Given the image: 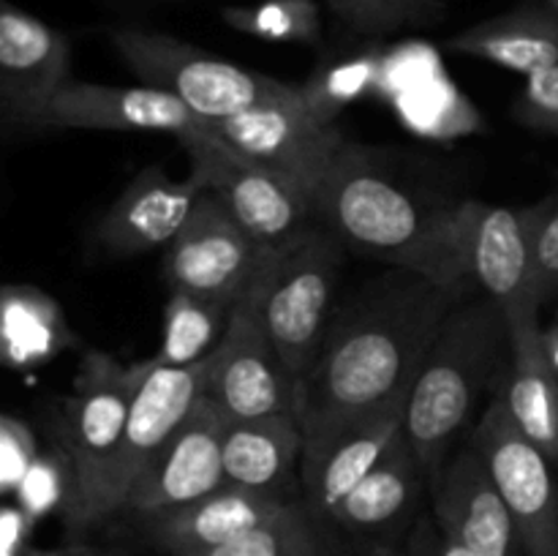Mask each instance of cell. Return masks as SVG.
I'll use <instances>...</instances> for the list:
<instances>
[{"label":"cell","instance_id":"1","mask_svg":"<svg viewBox=\"0 0 558 556\" xmlns=\"http://www.w3.org/2000/svg\"><path fill=\"white\" fill-rule=\"evenodd\" d=\"M463 294L469 292L390 267L338 303L319 358L294 392L305 442L412 396L441 322Z\"/></svg>","mask_w":558,"mask_h":556},{"label":"cell","instance_id":"2","mask_svg":"<svg viewBox=\"0 0 558 556\" xmlns=\"http://www.w3.org/2000/svg\"><path fill=\"white\" fill-rule=\"evenodd\" d=\"M316 221L347 251L474 292L469 200H425L403 189L365 147L343 142L314 194Z\"/></svg>","mask_w":558,"mask_h":556},{"label":"cell","instance_id":"3","mask_svg":"<svg viewBox=\"0 0 558 556\" xmlns=\"http://www.w3.org/2000/svg\"><path fill=\"white\" fill-rule=\"evenodd\" d=\"M510 358V325L499 305L485 294H463L425 354L403 420V434L430 474L477 423L505 382Z\"/></svg>","mask_w":558,"mask_h":556},{"label":"cell","instance_id":"4","mask_svg":"<svg viewBox=\"0 0 558 556\" xmlns=\"http://www.w3.org/2000/svg\"><path fill=\"white\" fill-rule=\"evenodd\" d=\"M142 363H120L107 352H87L65 401L63 447L74 467V496L63 518L74 529L90 527L123 510L118 485L120 452L131 398Z\"/></svg>","mask_w":558,"mask_h":556},{"label":"cell","instance_id":"5","mask_svg":"<svg viewBox=\"0 0 558 556\" xmlns=\"http://www.w3.org/2000/svg\"><path fill=\"white\" fill-rule=\"evenodd\" d=\"M343 259L347 245L319 221L270 249L262 311L294 392L314 368L336 314Z\"/></svg>","mask_w":558,"mask_h":556},{"label":"cell","instance_id":"6","mask_svg":"<svg viewBox=\"0 0 558 556\" xmlns=\"http://www.w3.org/2000/svg\"><path fill=\"white\" fill-rule=\"evenodd\" d=\"M109 41L145 85L178 96L207 123H221L256 104L294 90L289 82L243 69L169 33L114 27Z\"/></svg>","mask_w":558,"mask_h":556},{"label":"cell","instance_id":"7","mask_svg":"<svg viewBox=\"0 0 558 556\" xmlns=\"http://www.w3.org/2000/svg\"><path fill=\"white\" fill-rule=\"evenodd\" d=\"M178 142L189 156L191 172L265 249L289 243L316 221L314 196L229 145L213 123L178 136Z\"/></svg>","mask_w":558,"mask_h":556},{"label":"cell","instance_id":"8","mask_svg":"<svg viewBox=\"0 0 558 556\" xmlns=\"http://www.w3.org/2000/svg\"><path fill=\"white\" fill-rule=\"evenodd\" d=\"M267 259L270 249L259 270L234 300L227 333L210 358L205 396L216 401L229 420L294 412V385L283 368L262 311Z\"/></svg>","mask_w":558,"mask_h":556},{"label":"cell","instance_id":"9","mask_svg":"<svg viewBox=\"0 0 558 556\" xmlns=\"http://www.w3.org/2000/svg\"><path fill=\"white\" fill-rule=\"evenodd\" d=\"M469 439L483 456L526 556H558V480L550 458L529 439L507 409L505 392L490 396Z\"/></svg>","mask_w":558,"mask_h":556},{"label":"cell","instance_id":"10","mask_svg":"<svg viewBox=\"0 0 558 556\" xmlns=\"http://www.w3.org/2000/svg\"><path fill=\"white\" fill-rule=\"evenodd\" d=\"M213 125L229 145L292 180L311 196L347 142L336 125L305 104L300 85L287 96L262 101Z\"/></svg>","mask_w":558,"mask_h":556},{"label":"cell","instance_id":"11","mask_svg":"<svg viewBox=\"0 0 558 556\" xmlns=\"http://www.w3.org/2000/svg\"><path fill=\"white\" fill-rule=\"evenodd\" d=\"M71 82V38L14 3H0V120L5 131L49 129Z\"/></svg>","mask_w":558,"mask_h":556},{"label":"cell","instance_id":"12","mask_svg":"<svg viewBox=\"0 0 558 556\" xmlns=\"http://www.w3.org/2000/svg\"><path fill=\"white\" fill-rule=\"evenodd\" d=\"M267 249L256 243L213 191L196 200L189 221L163 254L169 289L234 303L265 262Z\"/></svg>","mask_w":558,"mask_h":556},{"label":"cell","instance_id":"13","mask_svg":"<svg viewBox=\"0 0 558 556\" xmlns=\"http://www.w3.org/2000/svg\"><path fill=\"white\" fill-rule=\"evenodd\" d=\"M534 218L537 207H501L469 200V262L474 289L494 300L507 325L539 319L534 273Z\"/></svg>","mask_w":558,"mask_h":556},{"label":"cell","instance_id":"14","mask_svg":"<svg viewBox=\"0 0 558 556\" xmlns=\"http://www.w3.org/2000/svg\"><path fill=\"white\" fill-rule=\"evenodd\" d=\"M409 398L376 407L371 412L336 423L305 442L300 461V485L303 505L319 523L374 472L376 463L387 456L392 442L403 434Z\"/></svg>","mask_w":558,"mask_h":556},{"label":"cell","instance_id":"15","mask_svg":"<svg viewBox=\"0 0 558 556\" xmlns=\"http://www.w3.org/2000/svg\"><path fill=\"white\" fill-rule=\"evenodd\" d=\"M227 428L229 418L223 409L202 396L183 425L169 436L161 452L134 483L125 501V512L145 518L153 512L191 505L229 485L227 469H223Z\"/></svg>","mask_w":558,"mask_h":556},{"label":"cell","instance_id":"16","mask_svg":"<svg viewBox=\"0 0 558 556\" xmlns=\"http://www.w3.org/2000/svg\"><path fill=\"white\" fill-rule=\"evenodd\" d=\"M430 512L441 532L477 556H526L515 521L472 439L430 474Z\"/></svg>","mask_w":558,"mask_h":556},{"label":"cell","instance_id":"17","mask_svg":"<svg viewBox=\"0 0 558 556\" xmlns=\"http://www.w3.org/2000/svg\"><path fill=\"white\" fill-rule=\"evenodd\" d=\"M207 376H210V358L196 365H185V368L158 365L153 358L142 363L118 469L123 510L136 480L207 392Z\"/></svg>","mask_w":558,"mask_h":556},{"label":"cell","instance_id":"18","mask_svg":"<svg viewBox=\"0 0 558 556\" xmlns=\"http://www.w3.org/2000/svg\"><path fill=\"white\" fill-rule=\"evenodd\" d=\"M205 191L194 172L174 180L161 167H145L104 213L96 240L114 256H136L169 245Z\"/></svg>","mask_w":558,"mask_h":556},{"label":"cell","instance_id":"19","mask_svg":"<svg viewBox=\"0 0 558 556\" xmlns=\"http://www.w3.org/2000/svg\"><path fill=\"white\" fill-rule=\"evenodd\" d=\"M294 501L298 499H278L238 485H223L191 505L153 512L140 521L147 540L163 554L196 556L276 521Z\"/></svg>","mask_w":558,"mask_h":556},{"label":"cell","instance_id":"20","mask_svg":"<svg viewBox=\"0 0 558 556\" xmlns=\"http://www.w3.org/2000/svg\"><path fill=\"white\" fill-rule=\"evenodd\" d=\"M207 125L178 96L158 87H114L71 80L49 109V129L163 131L183 136Z\"/></svg>","mask_w":558,"mask_h":556},{"label":"cell","instance_id":"21","mask_svg":"<svg viewBox=\"0 0 558 556\" xmlns=\"http://www.w3.org/2000/svg\"><path fill=\"white\" fill-rule=\"evenodd\" d=\"M430 485V472L420 461L407 434L398 436L374 472L327 516L341 532L354 537H379L414 521L423 491Z\"/></svg>","mask_w":558,"mask_h":556},{"label":"cell","instance_id":"22","mask_svg":"<svg viewBox=\"0 0 558 556\" xmlns=\"http://www.w3.org/2000/svg\"><path fill=\"white\" fill-rule=\"evenodd\" d=\"M305 436L294 412L229 420L223 436L227 483L256 494L289 499L294 469L303 461Z\"/></svg>","mask_w":558,"mask_h":556},{"label":"cell","instance_id":"23","mask_svg":"<svg viewBox=\"0 0 558 556\" xmlns=\"http://www.w3.org/2000/svg\"><path fill=\"white\" fill-rule=\"evenodd\" d=\"M447 49L532 76L558 65V14L534 0L456 33Z\"/></svg>","mask_w":558,"mask_h":556},{"label":"cell","instance_id":"24","mask_svg":"<svg viewBox=\"0 0 558 556\" xmlns=\"http://www.w3.org/2000/svg\"><path fill=\"white\" fill-rule=\"evenodd\" d=\"M512 358L501 392L512 420L523 434L558 461V371L550 365L543 347V325L526 322L512 327Z\"/></svg>","mask_w":558,"mask_h":556},{"label":"cell","instance_id":"25","mask_svg":"<svg viewBox=\"0 0 558 556\" xmlns=\"http://www.w3.org/2000/svg\"><path fill=\"white\" fill-rule=\"evenodd\" d=\"M3 360L9 368H36L63 352L74 336L63 309L41 289L11 283L3 289Z\"/></svg>","mask_w":558,"mask_h":556},{"label":"cell","instance_id":"26","mask_svg":"<svg viewBox=\"0 0 558 556\" xmlns=\"http://www.w3.org/2000/svg\"><path fill=\"white\" fill-rule=\"evenodd\" d=\"M234 303L202 298V294L169 289L163 311V341L156 352L158 365H196L213 358L227 333Z\"/></svg>","mask_w":558,"mask_h":556},{"label":"cell","instance_id":"27","mask_svg":"<svg viewBox=\"0 0 558 556\" xmlns=\"http://www.w3.org/2000/svg\"><path fill=\"white\" fill-rule=\"evenodd\" d=\"M196 556H327V548L322 523L303 501H294L276 521Z\"/></svg>","mask_w":558,"mask_h":556},{"label":"cell","instance_id":"28","mask_svg":"<svg viewBox=\"0 0 558 556\" xmlns=\"http://www.w3.org/2000/svg\"><path fill=\"white\" fill-rule=\"evenodd\" d=\"M223 20L234 31L267 41L316 44L322 36L319 11L311 0H267L251 9H227Z\"/></svg>","mask_w":558,"mask_h":556},{"label":"cell","instance_id":"29","mask_svg":"<svg viewBox=\"0 0 558 556\" xmlns=\"http://www.w3.org/2000/svg\"><path fill=\"white\" fill-rule=\"evenodd\" d=\"M14 496L33 521L52 510L65 512L74 496V467L65 447H41Z\"/></svg>","mask_w":558,"mask_h":556},{"label":"cell","instance_id":"30","mask_svg":"<svg viewBox=\"0 0 558 556\" xmlns=\"http://www.w3.org/2000/svg\"><path fill=\"white\" fill-rule=\"evenodd\" d=\"M447 0H327L347 27L368 36L403 31L436 20Z\"/></svg>","mask_w":558,"mask_h":556},{"label":"cell","instance_id":"31","mask_svg":"<svg viewBox=\"0 0 558 556\" xmlns=\"http://www.w3.org/2000/svg\"><path fill=\"white\" fill-rule=\"evenodd\" d=\"M376 76V60L374 58H354L343 60L338 65H325L316 71L305 85H300L305 104L319 114L322 120L332 123L336 114L341 112L347 104L363 96L371 87Z\"/></svg>","mask_w":558,"mask_h":556},{"label":"cell","instance_id":"32","mask_svg":"<svg viewBox=\"0 0 558 556\" xmlns=\"http://www.w3.org/2000/svg\"><path fill=\"white\" fill-rule=\"evenodd\" d=\"M38 450L41 447L31 425L16 414H3L0 420V485L5 494H16Z\"/></svg>","mask_w":558,"mask_h":556},{"label":"cell","instance_id":"33","mask_svg":"<svg viewBox=\"0 0 558 556\" xmlns=\"http://www.w3.org/2000/svg\"><path fill=\"white\" fill-rule=\"evenodd\" d=\"M515 118L526 129L558 136V65L526 76V87L515 101Z\"/></svg>","mask_w":558,"mask_h":556},{"label":"cell","instance_id":"34","mask_svg":"<svg viewBox=\"0 0 558 556\" xmlns=\"http://www.w3.org/2000/svg\"><path fill=\"white\" fill-rule=\"evenodd\" d=\"M534 273L539 303L558 298V202L537 205L534 218Z\"/></svg>","mask_w":558,"mask_h":556},{"label":"cell","instance_id":"35","mask_svg":"<svg viewBox=\"0 0 558 556\" xmlns=\"http://www.w3.org/2000/svg\"><path fill=\"white\" fill-rule=\"evenodd\" d=\"M407 556H477V554H472V551L463 548L461 543H456L450 534L441 532L434 512H430V516H420L417 523L412 527V532H409Z\"/></svg>","mask_w":558,"mask_h":556},{"label":"cell","instance_id":"36","mask_svg":"<svg viewBox=\"0 0 558 556\" xmlns=\"http://www.w3.org/2000/svg\"><path fill=\"white\" fill-rule=\"evenodd\" d=\"M93 548L87 545H69V548H52V551H38V548H22V551H9L3 556H90Z\"/></svg>","mask_w":558,"mask_h":556},{"label":"cell","instance_id":"37","mask_svg":"<svg viewBox=\"0 0 558 556\" xmlns=\"http://www.w3.org/2000/svg\"><path fill=\"white\" fill-rule=\"evenodd\" d=\"M543 347H545V354H548L550 365L558 371V322L543 327Z\"/></svg>","mask_w":558,"mask_h":556},{"label":"cell","instance_id":"38","mask_svg":"<svg viewBox=\"0 0 558 556\" xmlns=\"http://www.w3.org/2000/svg\"><path fill=\"white\" fill-rule=\"evenodd\" d=\"M365 556H407V554H398V551L390 548V545H374Z\"/></svg>","mask_w":558,"mask_h":556},{"label":"cell","instance_id":"39","mask_svg":"<svg viewBox=\"0 0 558 556\" xmlns=\"http://www.w3.org/2000/svg\"><path fill=\"white\" fill-rule=\"evenodd\" d=\"M90 556H123V554H112V551H98V548H93Z\"/></svg>","mask_w":558,"mask_h":556},{"label":"cell","instance_id":"40","mask_svg":"<svg viewBox=\"0 0 558 556\" xmlns=\"http://www.w3.org/2000/svg\"><path fill=\"white\" fill-rule=\"evenodd\" d=\"M539 3H543V5H548V9H554L556 14H558V0H539Z\"/></svg>","mask_w":558,"mask_h":556}]
</instances>
